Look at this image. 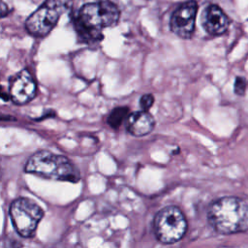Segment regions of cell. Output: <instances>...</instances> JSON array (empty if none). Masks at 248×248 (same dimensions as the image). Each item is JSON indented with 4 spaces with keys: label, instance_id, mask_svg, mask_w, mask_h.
I'll use <instances>...</instances> for the list:
<instances>
[{
    "label": "cell",
    "instance_id": "7c38bea8",
    "mask_svg": "<svg viewBox=\"0 0 248 248\" xmlns=\"http://www.w3.org/2000/svg\"><path fill=\"white\" fill-rule=\"evenodd\" d=\"M233 91L238 96L245 95L246 92V79L242 77H236L233 83Z\"/></svg>",
    "mask_w": 248,
    "mask_h": 248
},
{
    "label": "cell",
    "instance_id": "9c48e42d",
    "mask_svg": "<svg viewBox=\"0 0 248 248\" xmlns=\"http://www.w3.org/2000/svg\"><path fill=\"white\" fill-rule=\"evenodd\" d=\"M202 25L209 35L220 36L228 30L230 18L220 7L211 4L202 12Z\"/></svg>",
    "mask_w": 248,
    "mask_h": 248
},
{
    "label": "cell",
    "instance_id": "5bb4252c",
    "mask_svg": "<svg viewBox=\"0 0 248 248\" xmlns=\"http://www.w3.org/2000/svg\"><path fill=\"white\" fill-rule=\"evenodd\" d=\"M8 14H9V8L4 2H2L1 3V17H5Z\"/></svg>",
    "mask_w": 248,
    "mask_h": 248
},
{
    "label": "cell",
    "instance_id": "277c9868",
    "mask_svg": "<svg viewBox=\"0 0 248 248\" xmlns=\"http://www.w3.org/2000/svg\"><path fill=\"white\" fill-rule=\"evenodd\" d=\"M73 0H46L25 21L26 31L35 37H45L57 24L60 16L71 10Z\"/></svg>",
    "mask_w": 248,
    "mask_h": 248
},
{
    "label": "cell",
    "instance_id": "8992f818",
    "mask_svg": "<svg viewBox=\"0 0 248 248\" xmlns=\"http://www.w3.org/2000/svg\"><path fill=\"white\" fill-rule=\"evenodd\" d=\"M153 229L156 238L161 243L172 244L185 235L187 220L179 207L169 205L156 213Z\"/></svg>",
    "mask_w": 248,
    "mask_h": 248
},
{
    "label": "cell",
    "instance_id": "4fadbf2b",
    "mask_svg": "<svg viewBox=\"0 0 248 248\" xmlns=\"http://www.w3.org/2000/svg\"><path fill=\"white\" fill-rule=\"evenodd\" d=\"M154 104V97L152 94H143L140 99V106L142 110H148Z\"/></svg>",
    "mask_w": 248,
    "mask_h": 248
},
{
    "label": "cell",
    "instance_id": "6da1fadb",
    "mask_svg": "<svg viewBox=\"0 0 248 248\" xmlns=\"http://www.w3.org/2000/svg\"><path fill=\"white\" fill-rule=\"evenodd\" d=\"M120 11L110 1L84 4L74 16L73 22L78 39L85 44H95L103 40V29L117 24Z\"/></svg>",
    "mask_w": 248,
    "mask_h": 248
},
{
    "label": "cell",
    "instance_id": "30bf717a",
    "mask_svg": "<svg viewBox=\"0 0 248 248\" xmlns=\"http://www.w3.org/2000/svg\"><path fill=\"white\" fill-rule=\"evenodd\" d=\"M155 127V120L148 110L131 112L126 119V130L134 137H143L150 134Z\"/></svg>",
    "mask_w": 248,
    "mask_h": 248
},
{
    "label": "cell",
    "instance_id": "8fae6325",
    "mask_svg": "<svg viewBox=\"0 0 248 248\" xmlns=\"http://www.w3.org/2000/svg\"><path fill=\"white\" fill-rule=\"evenodd\" d=\"M129 114L130 109L128 107H117L108 113L107 119L108 125H109L112 129H118L127 119Z\"/></svg>",
    "mask_w": 248,
    "mask_h": 248
},
{
    "label": "cell",
    "instance_id": "ba28073f",
    "mask_svg": "<svg viewBox=\"0 0 248 248\" xmlns=\"http://www.w3.org/2000/svg\"><path fill=\"white\" fill-rule=\"evenodd\" d=\"M9 94L16 105H25L37 95V82L32 74L23 69L11 77L9 80Z\"/></svg>",
    "mask_w": 248,
    "mask_h": 248
},
{
    "label": "cell",
    "instance_id": "7a4b0ae2",
    "mask_svg": "<svg viewBox=\"0 0 248 248\" xmlns=\"http://www.w3.org/2000/svg\"><path fill=\"white\" fill-rule=\"evenodd\" d=\"M207 221L221 234H233L248 231V202L238 197H222L210 203Z\"/></svg>",
    "mask_w": 248,
    "mask_h": 248
},
{
    "label": "cell",
    "instance_id": "5b68a950",
    "mask_svg": "<svg viewBox=\"0 0 248 248\" xmlns=\"http://www.w3.org/2000/svg\"><path fill=\"white\" fill-rule=\"evenodd\" d=\"M9 214L17 234L29 238L35 234L37 227L44 217V210L33 200L19 197L11 202Z\"/></svg>",
    "mask_w": 248,
    "mask_h": 248
},
{
    "label": "cell",
    "instance_id": "3957f363",
    "mask_svg": "<svg viewBox=\"0 0 248 248\" xmlns=\"http://www.w3.org/2000/svg\"><path fill=\"white\" fill-rule=\"evenodd\" d=\"M24 171L44 178L76 183L80 179V172L66 156L48 150H39L27 160Z\"/></svg>",
    "mask_w": 248,
    "mask_h": 248
},
{
    "label": "cell",
    "instance_id": "52a82bcc",
    "mask_svg": "<svg viewBox=\"0 0 248 248\" xmlns=\"http://www.w3.org/2000/svg\"><path fill=\"white\" fill-rule=\"evenodd\" d=\"M198 4L189 0L181 4L171 15L170 28L173 34L182 39H190L195 31Z\"/></svg>",
    "mask_w": 248,
    "mask_h": 248
}]
</instances>
